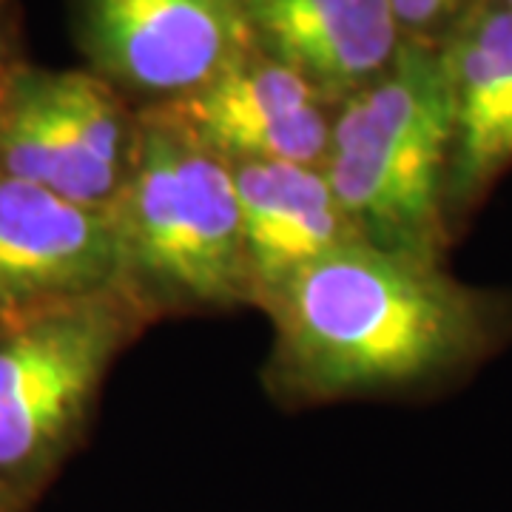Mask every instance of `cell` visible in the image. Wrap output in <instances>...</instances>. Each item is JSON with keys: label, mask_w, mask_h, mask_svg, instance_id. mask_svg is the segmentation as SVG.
Returning a JSON list of instances; mask_svg holds the SVG:
<instances>
[{"label": "cell", "mask_w": 512, "mask_h": 512, "mask_svg": "<svg viewBox=\"0 0 512 512\" xmlns=\"http://www.w3.org/2000/svg\"><path fill=\"white\" fill-rule=\"evenodd\" d=\"M274 345L265 382L291 404L413 390L470 362L484 311L441 262L365 239L313 262L265 311Z\"/></svg>", "instance_id": "obj_1"}, {"label": "cell", "mask_w": 512, "mask_h": 512, "mask_svg": "<svg viewBox=\"0 0 512 512\" xmlns=\"http://www.w3.org/2000/svg\"><path fill=\"white\" fill-rule=\"evenodd\" d=\"M456 117L441 43L404 40L396 60L333 111L322 171L356 234L441 262Z\"/></svg>", "instance_id": "obj_2"}, {"label": "cell", "mask_w": 512, "mask_h": 512, "mask_svg": "<svg viewBox=\"0 0 512 512\" xmlns=\"http://www.w3.org/2000/svg\"><path fill=\"white\" fill-rule=\"evenodd\" d=\"M109 214L117 288L148 322L251 305L231 165L143 111L134 163Z\"/></svg>", "instance_id": "obj_3"}, {"label": "cell", "mask_w": 512, "mask_h": 512, "mask_svg": "<svg viewBox=\"0 0 512 512\" xmlns=\"http://www.w3.org/2000/svg\"><path fill=\"white\" fill-rule=\"evenodd\" d=\"M151 325L120 288L0 313V507H29L92 419L114 359Z\"/></svg>", "instance_id": "obj_4"}, {"label": "cell", "mask_w": 512, "mask_h": 512, "mask_svg": "<svg viewBox=\"0 0 512 512\" xmlns=\"http://www.w3.org/2000/svg\"><path fill=\"white\" fill-rule=\"evenodd\" d=\"M140 140V114L97 72L15 69L0 83V174L111 208Z\"/></svg>", "instance_id": "obj_5"}, {"label": "cell", "mask_w": 512, "mask_h": 512, "mask_svg": "<svg viewBox=\"0 0 512 512\" xmlns=\"http://www.w3.org/2000/svg\"><path fill=\"white\" fill-rule=\"evenodd\" d=\"M97 74L160 106L194 92L254 49L239 0H80Z\"/></svg>", "instance_id": "obj_6"}, {"label": "cell", "mask_w": 512, "mask_h": 512, "mask_svg": "<svg viewBox=\"0 0 512 512\" xmlns=\"http://www.w3.org/2000/svg\"><path fill=\"white\" fill-rule=\"evenodd\" d=\"M333 111L308 80L251 49L205 86L143 114L228 165H322Z\"/></svg>", "instance_id": "obj_7"}, {"label": "cell", "mask_w": 512, "mask_h": 512, "mask_svg": "<svg viewBox=\"0 0 512 512\" xmlns=\"http://www.w3.org/2000/svg\"><path fill=\"white\" fill-rule=\"evenodd\" d=\"M117 276L109 208L0 174V313L111 291Z\"/></svg>", "instance_id": "obj_8"}, {"label": "cell", "mask_w": 512, "mask_h": 512, "mask_svg": "<svg viewBox=\"0 0 512 512\" xmlns=\"http://www.w3.org/2000/svg\"><path fill=\"white\" fill-rule=\"evenodd\" d=\"M256 52L308 80L336 109L396 60L390 0H239Z\"/></svg>", "instance_id": "obj_9"}, {"label": "cell", "mask_w": 512, "mask_h": 512, "mask_svg": "<svg viewBox=\"0 0 512 512\" xmlns=\"http://www.w3.org/2000/svg\"><path fill=\"white\" fill-rule=\"evenodd\" d=\"M242 217L251 308L265 313L313 262L359 242L322 165H231Z\"/></svg>", "instance_id": "obj_10"}, {"label": "cell", "mask_w": 512, "mask_h": 512, "mask_svg": "<svg viewBox=\"0 0 512 512\" xmlns=\"http://www.w3.org/2000/svg\"><path fill=\"white\" fill-rule=\"evenodd\" d=\"M453 92L447 214L467 211L512 165V9L473 0L441 40Z\"/></svg>", "instance_id": "obj_11"}, {"label": "cell", "mask_w": 512, "mask_h": 512, "mask_svg": "<svg viewBox=\"0 0 512 512\" xmlns=\"http://www.w3.org/2000/svg\"><path fill=\"white\" fill-rule=\"evenodd\" d=\"M473 0H390L404 40L441 43Z\"/></svg>", "instance_id": "obj_12"}, {"label": "cell", "mask_w": 512, "mask_h": 512, "mask_svg": "<svg viewBox=\"0 0 512 512\" xmlns=\"http://www.w3.org/2000/svg\"><path fill=\"white\" fill-rule=\"evenodd\" d=\"M9 72H12V66L6 63V20H3V3H0V83L6 80Z\"/></svg>", "instance_id": "obj_13"}, {"label": "cell", "mask_w": 512, "mask_h": 512, "mask_svg": "<svg viewBox=\"0 0 512 512\" xmlns=\"http://www.w3.org/2000/svg\"><path fill=\"white\" fill-rule=\"evenodd\" d=\"M495 3H501V6H507V9H512V0H495Z\"/></svg>", "instance_id": "obj_14"}, {"label": "cell", "mask_w": 512, "mask_h": 512, "mask_svg": "<svg viewBox=\"0 0 512 512\" xmlns=\"http://www.w3.org/2000/svg\"><path fill=\"white\" fill-rule=\"evenodd\" d=\"M0 512H3V507H0Z\"/></svg>", "instance_id": "obj_15"}]
</instances>
